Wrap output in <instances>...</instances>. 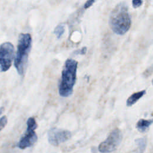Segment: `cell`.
<instances>
[{
	"mask_svg": "<svg viewBox=\"0 0 153 153\" xmlns=\"http://www.w3.org/2000/svg\"><path fill=\"white\" fill-rule=\"evenodd\" d=\"M109 24L112 31L117 35H124L131 26V19L125 2L118 4L111 11Z\"/></svg>",
	"mask_w": 153,
	"mask_h": 153,
	"instance_id": "obj_1",
	"label": "cell"
},
{
	"mask_svg": "<svg viewBox=\"0 0 153 153\" xmlns=\"http://www.w3.org/2000/svg\"><path fill=\"white\" fill-rule=\"evenodd\" d=\"M78 62L72 59H68L62 73V78L59 85V93L62 97H68L73 92L74 86L76 78Z\"/></svg>",
	"mask_w": 153,
	"mask_h": 153,
	"instance_id": "obj_2",
	"label": "cell"
},
{
	"mask_svg": "<svg viewBox=\"0 0 153 153\" xmlns=\"http://www.w3.org/2000/svg\"><path fill=\"white\" fill-rule=\"evenodd\" d=\"M31 42L32 38L29 33H21L19 35L14 66L20 75H23L26 71L28 56L31 49Z\"/></svg>",
	"mask_w": 153,
	"mask_h": 153,
	"instance_id": "obj_3",
	"label": "cell"
},
{
	"mask_svg": "<svg viewBox=\"0 0 153 153\" xmlns=\"http://www.w3.org/2000/svg\"><path fill=\"white\" fill-rule=\"evenodd\" d=\"M37 124L35 118L30 117L27 121V129L25 134L21 137L17 146L22 149L31 147L37 141V135L35 131Z\"/></svg>",
	"mask_w": 153,
	"mask_h": 153,
	"instance_id": "obj_4",
	"label": "cell"
},
{
	"mask_svg": "<svg viewBox=\"0 0 153 153\" xmlns=\"http://www.w3.org/2000/svg\"><path fill=\"white\" fill-rule=\"evenodd\" d=\"M123 138V134L118 128L114 129L103 142L100 143L98 149L101 152H111L117 149Z\"/></svg>",
	"mask_w": 153,
	"mask_h": 153,
	"instance_id": "obj_5",
	"label": "cell"
},
{
	"mask_svg": "<svg viewBox=\"0 0 153 153\" xmlns=\"http://www.w3.org/2000/svg\"><path fill=\"white\" fill-rule=\"evenodd\" d=\"M14 48L10 42H5L0 46V69L7 71L11 66L14 57Z\"/></svg>",
	"mask_w": 153,
	"mask_h": 153,
	"instance_id": "obj_6",
	"label": "cell"
},
{
	"mask_svg": "<svg viewBox=\"0 0 153 153\" xmlns=\"http://www.w3.org/2000/svg\"><path fill=\"white\" fill-rule=\"evenodd\" d=\"M48 142L53 146H58L69 140L71 137V133L68 130L52 128L48 132Z\"/></svg>",
	"mask_w": 153,
	"mask_h": 153,
	"instance_id": "obj_7",
	"label": "cell"
},
{
	"mask_svg": "<svg viewBox=\"0 0 153 153\" xmlns=\"http://www.w3.org/2000/svg\"><path fill=\"white\" fill-rule=\"evenodd\" d=\"M145 94H146V90H145L133 93L127 99L126 101V105L127 106H131L134 103H136Z\"/></svg>",
	"mask_w": 153,
	"mask_h": 153,
	"instance_id": "obj_8",
	"label": "cell"
},
{
	"mask_svg": "<svg viewBox=\"0 0 153 153\" xmlns=\"http://www.w3.org/2000/svg\"><path fill=\"white\" fill-rule=\"evenodd\" d=\"M153 119L145 120L140 119L139 120L136 125V128L140 132H145L149 128V126L152 124Z\"/></svg>",
	"mask_w": 153,
	"mask_h": 153,
	"instance_id": "obj_9",
	"label": "cell"
},
{
	"mask_svg": "<svg viewBox=\"0 0 153 153\" xmlns=\"http://www.w3.org/2000/svg\"><path fill=\"white\" fill-rule=\"evenodd\" d=\"M136 145L139 149V152H144L146 146V140L145 138H139L135 140Z\"/></svg>",
	"mask_w": 153,
	"mask_h": 153,
	"instance_id": "obj_10",
	"label": "cell"
},
{
	"mask_svg": "<svg viewBox=\"0 0 153 153\" xmlns=\"http://www.w3.org/2000/svg\"><path fill=\"white\" fill-rule=\"evenodd\" d=\"M65 32V27L63 25H59L54 29V33L57 38H60Z\"/></svg>",
	"mask_w": 153,
	"mask_h": 153,
	"instance_id": "obj_11",
	"label": "cell"
},
{
	"mask_svg": "<svg viewBox=\"0 0 153 153\" xmlns=\"http://www.w3.org/2000/svg\"><path fill=\"white\" fill-rule=\"evenodd\" d=\"M7 123V118L5 116H2L0 118V131L4 128Z\"/></svg>",
	"mask_w": 153,
	"mask_h": 153,
	"instance_id": "obj_12",
	"label": "cell"
},
{
	"mask_svg": "<svg viewBox=\"0 0 153 153\" xmlns=\"http://www.w3.org/2000/svg\"><path fill=\"white\" fill-rule=\"evenodd\" d=\"M142 4V0H133L132 1V5L134 8H137L141 6Z\"/></svg>",
	"mask_w": 153,
	"mask_h": 153,
	"instance_id": "obj_13",
	"label": "cell"
},
{
	"mask_svg": "<svg viewBox=\"0 0 153 153\" xmlns=\"http://www.w3.org/2000/svg\"><path fill=\"white\" fill-rule=\"evenodd\" d=\"M95 1H96V0H88V1L85 2V5H84V8H89L90 6H91V5H93V4L94 2Z\"/></svg>",
	"mask_w": 153,
	"mask_h": 153,
	"instance_id": "obj_14",
	"label": "cell"
},
{
	"mask_svg": "<svg viewBox=\"0 0 153 153\" xmlns=\"http://www.w3.org/2000/svg\"><path fill=\"white\" fill-rule=\"evenodd\" d=\"M87 51V48L86 47H83L82 48V49L80 51H78V54H84L86 53Z\"/></svg>",
	"mask_w": 153,
	"mask_h": 153,
	"instance_id": "obj_15",
	"label": "cell"
},
{
	"mask_svg": "<svg viewBox=\"0 0 153 153\" xmlns=\"http://www.w3.org/2000/svg\"><path fill=\"white\" fill-rule=\"evenodd\" d=\"M152 84H153V79H152Z\"/></svg>",
	"mask_w": 153,
	"mask_h": 153,
	"instance_id": "obj_16",
	"label": "cell"
}]
</instances>
